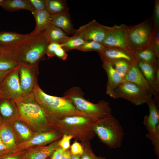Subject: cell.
<instances>
[{
  "label": "cell",
  "mask_w": 159,
  "mask_h": 159,
  "mask_svg": "<svg viewBox=\"0 0 159 159\" xmlns=\"http://www.w3.org/2000/svg\"><path fill=\"white\" fill-rule=\"evenodd\" d=\"M49 43L43 32L31 33L16 43L2 47V49L9 60L20 65L32 66L44 57Z\"/></svg>",
  "instance_id": "cell-1"
},
{
  "label": "cell",
  "mask_w": 159,
  "mask_h": 159,
  "mask_svg": "<svg viewBox=\"0 0 159 159\" xmlns=\"http://www.w3.org/2000/svg\"><path fill=\"white\" fill-rule=\"evenodd\" d=\"M32 92L37 102L42 107L47 116H70L80 113L72 103L63 97L53 96L47 94L37 84Z\"/></svg>",
  "instance_id": "cell-2"
},
{
  "label": "cell",
  "mask_w": 159,
  "mask_h": 159,
  "mask_svg": "<svg viewBox=\"0 0 159 159\" xmlns=\"http://www.w3.org/2000/svg\"><path fill=\"white\" fill-rule=\"evenodd\" d=\"M93 130L101 141L110 148L121 147L125 133L119 121L111 114L98 120Z\"/></svg>",
  "instance_id": "cell-3"
},
{
  "label": "cell",
  "mask_w": 159,
  "mask_h": 159,
  "mask_svg": "<svg viewBox=\"0 0 159 159\" xmlns=\"http://www.w3.org/2000/svg\"><path fill=\"white\" fill-rule=\"evenodd\" d=\"M84 95L80 88L73 87L69 89L63 97L69 100L78 111L94 119H100L111 114L112 109L108 102L101 100L97 104L93 103L85 99Z\"/></svg>",
  "instance_id": "cell-4"
},
{
  "label": "cell",
  "mask_w": 159,
  "mask_h": 159,
  "mask_svg": "<svg viewBox=\"0 0 159 159\" xmlns=\"http://www.w3.org/2000/svg\"><path fill=\"white\" fill-rule=\"evenodd\" d=\"M15 102L19 117L34 128L37 130L47 123V116L36 101L32 92Z\"/></svg>",
  "instance_id": "cell-5"
},
{
  "label": "cell",
  "mask_w": 159,
  "mask_h": 159,
  "mask_svg": "<svg viewBox=\"0 0 159 159\" xmlns=\"http://www.w3.org/2000/svg\"><path fill=\"white\" fill-rule=\"evenodd\" d=\"M126 38L127 48L134 53L149 47L155 26L152 18L137 25L128 26Z\"/></svg>",
  "instance_id": "cell-6"
},
{
  "label": "cell",
  "mask_w": 159,
  "mask_h": 159,
  "mask_svg": "<svg viewBox=\"0 0 159 159\" xmlns=\"http://www.w3.org/2000/svg\"><path fill=\"white\" fill-rule=\"evenodd\" d=\"M152 95L134 83L123 82L114 90L111 97L124 99L139 105L147 104L152 99Z\"/></svg>",
  "instance_id": "cell-7"
},
{
  "label": "cell",
  "mask_w": 159,
  "mask_h": 159,
  "mask_svg": "<svg viewBox=\"0 0 159 159\" xmlns=\"http://www.w3.org/2000/svg\"><path fill=\"white\" fill-rule=\"evenodd\" d=\"M19 66L20 65L14 69L0 83V96L1 98L15 102L25 95L20 85Z\"/></svg>",
  "instance_id": "cell-8"
},
{
  "label": "cell",
  "mask_w": 159,
  "mask_h": 159,
  "mask_svg": "<svg viewBox=\"0 0 159 159\" xmlns=\"http://www.w3.org/2000/svg\"><path fill=\"white\" fill-rule=\"evenodd\" d=\"M103 26L105 35L102 44L105 47L128 49L126 43L128 26L123 24L119 26L115 24L112 27Z\"/></svg>",
  "instance_id": "cell-9"
},
{
  "label": "cell",
  "mask_w": 159,
  "mask_h": 159,
  "mask_svg": "<svg viewBox=\"0 0 159 159\" xmlns=\"http://www.w3.org/2000/svg\"><path fill=\"white\" fill-rule=\"evenodd\" d=\"M38 63L32 66L20 65L19 75L21 89L25 95L32 92L37 83Z\"/></svg>",
  "instance_id": "cell-10"
},
{
  "label": "cell",
  "mask_w": 159,
  "mask_h": 159,
  "mask_svg": "<svg viewBox=\"0 0 159 159\" xmlns=\"http://www.w3.org/2000/svg\"><path fill=\"white\" fill-rule=\"evenodd\" d=\"M98 53L102 62L120 59L126 60L133 63L137 62L134 54L127 49L105 47Z\"/></svg>",
  "instance_id": "cell-11"
},
{
  "label": "cell",
  "mask_w": 159,
  "mask_h": 159,
  "mask_svg": "<svg viewBox=\"0 0 159 159\" xmlns=\"http://www.w3.org/2000/svg\"><path fill=\"white\" fill-rule=\"evenodd\" d=\"M78 29L84 35L86 42L94 41L102 43L105 38V31L103 25L95 19L80 27Z\"/></svg>",
  "instance_id": "cell-12"
},
{
  "label": "cell",
  "mask_w": 159,
  "mask_h": 159,
  "mask_svg": "<svg viewBox=\"0 0 159 159\" xmlns=\"http://www.w3.org/2000/svg\"><path fill=\"white\" fill-rule=\"evenodd\" d=\"M123 82H129L134 83L147 92L154 95L156 97L155 92L140 70L137 62L132 64L123 78Z\"/></svg>",
  "instance_id": "cell-13"
},
{
  "label": "cell",
  "mask_w": 159,
  "mask_h": 159,
  "mask_svg": "<svg viewBox=\"0 0 159 159\" xmlns=\"http://www.w3.org/2000/svg\"><path fill=\"white\" fill-rule=\"evenodd\" d=\"M102 62V66L107 76L106 92L107 95L112 97L114 90L123 82V79L109 62Z\"/></svg>",
  "instance_id": "cell-14"
},
{
  "label": "cell",
  "mask_w": 159,
  "mask_h": 159,
  "mask_svg": "<svg viewBox=\"0 0 159 159\" xmlns=\"http://www.w3.org/2000/svg\"><path fill=\"white\" fill-rule=\"evenodd\" d=\"M149 113L144 117L143 123L148 132H154L159 124V110L158 105L152 99L147 103Z\"/></svg>",
  "instance_id": "cell-15"
},
{
  "label": "cell",
  "mask_w": 159,
  "mask_h": 159,
  "mask_svg": "<svg viewBox=\"0 0 159 159\" xmlns=\"http://www.w3.org/2000/svg\"><path fill=\"white\" fill-rule=\"evenodd\" d=\"M57 135L54 132H45L39 134L31 138L18 144L14 149L19 150L25 149L31 146L47 143L55 139Z\"/></svg>",
  "instance_id": "cell-16"
},
{
  "label": "cell",
  "mask_w": 159,
  "mask_h": 159,
  "mask_svg": "<svg viewBox=\"0 0 159 159\" xmlns=\"http://www.w3.org/2000/svg\"><path fill=\"white\" fill-rule=\"evenodd\" d=\"M51 16L52 25L60 28L67 34H74L75 30L73 26L69 11Z\"/></svg>",
  "instance_id": "cell-17"
},
{
  "label": "cell",
  "mask_w": 159,
  "mask_h": 159,
  "mask_svg": "<svg viewBox=\"0 0 159 159\" xmlns=\"http://www.w3.org/2000/svg\"><path fill=\"white\" fill-rule=\"evenodd\" d=\"M32 12L35 19L36 25L35 29L31 33L44 32L52 24V16L46 10H34Z\"/></svg>",
  "instance_id": "cell-18"
},
{
  "label": "cell",
  "mask_w": 159,
  "mask_h": 159,
  "mask_svg": "<svg viewBox=\"0 0 159 159\" xmlns=\"http://www.w3.org/2000/svg\"><path fill=\"white\" fill-rule=\"evenodd\" d=\"M137 63L140 70L155 92L156 97H158L159 93L156 85L155 76L156 69L159 66V63L153 65L140 60H137Z\"/></svg>",
  "instance_id": "cell-19"
},
{
  "label": "cell",
  "mask_w": 159,
  "mask_h": 159,
  "mask_svg": "<svg viewBox=\"0 0 159 159\" xmlns=\"http://www.w3.org/2000/svg\"><path fill=\"white\" fill-rule=\"evenodd\" d=\"M0 113L6 120L19 117L15 102L4 98L0 100Z\"/></svg>",
  "instance_id": "cell-20"
},
{
  "label": "cell",
  "mask_w": 159,
  "mask_h": 159,
  "mask_svg": "<svg viewBox=\"0 0 159 159\" xmlns=\"http://www.w3.org/2000/svg\"><path fill=\"white\" fill-rule=\"evenodd\" d=\"M0 137L9 151L15 149L16 146L15 135L10 125L6 121L0 126Z\"/></svg>",
  "instance_id": "cell-21"
},
{
  "label": "cell",
  "mask_w": 159,
  "mask_h": 159,
  "mask_svg": "<svg viewBox=\"0 0 159 159\" xmlns=\"http://www.w3.org/2000/svg\"><path fill=\"white\" fill-rule=\"evenodd\" d=\"M1 6L4 9L10 12L21 10L32 12L34 11L29 0H4Z\"/></svg>",
  "instance_id": "cell-22"
},
{
  "label": "cell",
  "mask_w": 159,
  "mask_h": 159,
  "mask_svg": "<svg viewBox=\"0 0 159 159\" xmlns=\"http://www.w3.org/2000/svg\"><path fill=\"white\" fill-rule=\"evenodd\" d=\"M43 32L49 43L54 42L62 44L69 37L60 28L52 24Z\"/></svg>",
  "instance_id": "cell-23"
},
{
  "label": "cell",
  "mask_w": 159,
  "mask_h": 159,
  "mask_svg": "<svg viewBox=\"0 0 159 159\" xmlns=\"http://www.w3.org/2000/svg\"><path fill=\"white\" fill-rule=\"evenodd\" d=\"M59 143L55 142L47 146L34 149L27 154L25 159H45L54 152Z\"/></svg>",
  "instance_id": "cell-24"
},
{
  "label": "cell",
  "mask_w": 159,
  "mask_h": 159,
  "mask_svg": "<svg viewBox=\"0 0 159 159\" xmlns=\"http://www.w3.org/2000/svg\"><path fill=\"white\" fill-rule=\"evenodd\" d=\"M86 41L82 33L78 29L76 30L72 36L62 44V47L66 52L77 49Z\"/></svg>",
  "instance_id": "cell-25"
},
{
  "label": "cell",
  "mask_w": 159,
  "mask_h": 159,
  "mask_svg": "<svg viewBox=\"0 0 159 159\" xmlns=\"http://www.w3.org/2000/svg\"><path fill=\"white\" fill-rule=\"evenodd\" d=\"M46 10L51 15H57L68 11L65 0H45Z\"/></svg>",
  "instance_id": "cell-26"
},
{
  "label": "cell",
  "mask_w": 159,
  "mask_h": 159,
  "mask_svg": "<svg viewBox=\"0 0 159 159\" xmlns=\"http://www.w3.org/2000/svg\"><path fill=\"white\" fill-rule=\"evenodd\" d=\"M137 60L155 65L159 63V59H158L154 52L149 47H147L134 53Z\"/></svg>",
  "instance_id": "cell-27"
},
{
  "label": "cell",
  "mask_w": 159,
  "mask_h": 159,
  "mask_svg": "<svg viewBox=\"0 0 159 159\" xmlns=\"http://www.w3.org/2000/svg\"><path fill=\"white\" fill-rule=\"evenodd\" d=\"M22 34L13 32H0V47H3L14 44L26 37Z\"/></svg>",
  "instance_id": "cell-28"
},
{
  "label": "cell",
  "mask_w": 159,
  "mask_h": 159,
  "mask_svg": "<svg viewBox=\"0 0 159 159\" xmlns=\"http://www.w3.org/2000/svg\"><path fill=\"white\" fill-rule=\"evenodd\" d=\"M20 137L25 141L33 136V135L29 127L18 119L15 118L9 120Z\"/></svg>",
  "instance_id": "cell-29"
},
{
  "label": "cell",
  "mask_w": 159,
  "mask_h": 159,
  "mask_svg": "<svg viewBox=\"0 0 159 159\" xmlns=\"http://www.w3.org/2000/svg\"><path fill=\"white\" fill-rule=\"evenodd\" d=\"M108 62L123 79L132 64L135 63L123 59L114 60Z\"/></svg>",
  "instance_id": "cell-30"
},
{
  "label": "cell",
  "mask_w": 159,
  "mask_h": 159,
  "mask_svg": "<svg viewBox=\"0 0 159 159\" xmlns=\"http://www.w3.org/2000/svg\"><path fill=\"white\" fill-rule=\"evenodd\" d=\"M105 47L102 43L94 41L86 42L77 50L84 52L95 51L99 52Z\"/></svg>",
  "instance_id": "cell-31"
},
{
  "label": "cell",
  "mask_w": 159,
  "mask_h": 159,
  "mask_svg": "<svg viewBox=\"0 0 159 159\" xmlns=\"http://www.w3.org/2000/svg\"><path fill=\"white\" fill-rule=\"evenodd\" d=\"M146 137L151 142L154 147L155 153L157 159L159 158V124L158 125L156 130L153 132H148L146 135Z\"/></svg>",
  "instance_id": "cell-32"
},
{
  "label": "cell",
  "mask_w": 159,
  "mask_h": 159,
  "mask_svg": "<svg viewBox=\"0 0 159 159\" xmlns=\"http://www.w3.org/2000/svg\"><path fill=\"white\" fill-rule=\"evenodd\" d=\"M20 64L11 61L2 53L0 56V71H5L14 69Z\"/></svg>",
  "instance_id": "cell-33"
},
{
  "label": "cell",
  "mask_w": 159,
  "mask_h": 159,
  "mask_svg": "<svg viewBox=\"0 0 159 159\" xmlns=\"http://www.w3.org/2000/svg\"><path fill=\"white\" fill-rule=\"evenodd\" d=\"M149 47L153 50L157 59H159V27H155Z\"/></svg>",
  "instance_id": "cell-34"
},
{
  "label": "cell",
  "mask_w": 159,
  "mask_h": 159,
  "mask_svg": "<svg viewBox=\"0 0 159 159\" xmlns=\"http://www.w3.org/2000/svg\"><path fill=\"white\" fill-rule=\"evenodd\" d=\"M89 121L88 119L81 116H67L65 117L63 121L70 125H77L83 124Z\"/></svg>",
  "instance_id": "cell-35"
},
{
  "label": "cell",
  "mask_w": 159,
  "mask_h": 159,
  "mask_svg": "<svg viewBox=\"0 0 159 159\" xmlns=\"http://www.w3.org/2000/svg\"><path fill=\"white\" fill-rule=\"evenodd\" d=\"M155 27H159V0L154 1V7L152 18Z\"/></svg>",
  "instance_id": "cell-36"
},
{
  "label": "cell",
  "mask_w": 159,
  "mask_h": 159,
  "mask_svg": "<svg viewBox=\"0 0 159 159\" xmlns=\"http://www.w3.org/2000/svg\"><path fill=\"white\" fill-rule=\"evenodd\" d=\"M62 47V44L54 42L50 43L47 45L46 54L49 57H54L55 56V52L59 47Z\"/></svg>",
  "instance_id": "cell-37"
},
{
  "label": "cell",
  "mask_w": 159,
  "mask_h": 159,
  "mask_svg": "<svg viewBox=\"0 0 159 159\" xmlns=\"http://www.w3.org/2000/svg\"><path fill=\"white\" fill-rule=\"evenodd\" d=\"M34 10H46L45 0H29Z\"/></svg>",
  "instance_id": "cell-38"
},
{
  "label": "cell",
  "mask_w": 159,
  "mask_h": 159,
  "mask_svg": "<svg viewBox=\"0 0 159 159\" xmlns=\"http://www.w3.org/2000/svg\"><path fill=\"white\" fill-rule=\"evenodd\" d=\"M72 137V135H64L62 139L59 143V145L64 151L69 147L70 140Z\"/></svg>",
  "instance_id": "cell-39"
},
{
  "label": "cell",
  "mask_w": 159,
  "mask_h": 159,
  "mask_svg": "<svg viewBox=\"0 0 159 159\" xmlns=\"http://www.w3.org/2000/svg\"><path fill=\"white\" fill-rule=\"evenodd\" d=\"M71 152L74 155H82L83 153V150L81 145L78 143L75 142L71 146Z\"/></svg>",
  "instance_id": "cell-40"
},
{
  "label": "cell",
  "mask_w": 159,
  "mask_h": 159,
  "mask_svg": "<svg viewBox=\"0 0 159 159\" xmlns=\"http://www.w3.org/2000/svg\"><path fill=\"white\" fill-rule=\"evenodd\" d=\"M55 56L63 60L67 59L68 54L62 47L58 48L55 52Z\"/></svg>",
  "instance_id": "cell-41"
},
{
  "label": "cell",
  "mask_w": 159,
  "mask_h": 159,
  "mask_svg": "<svg viewBox=\"0 0 159 159\" xmlns=\"http://www.w3.org/2000/svg\"><path fill=\"white\" fill-rule=\"evenodd\" d=\"M64 150L62 149H58L54 151L51 157V159H61Z\"/></svg>",
  "instance_id": "cell-42"
},
{
  "label": "cell",
  "mask_w": 159,
  "mask_h": 159,
  "mask_svg": "<svg viewBox=\"0 0 159 159\" xmlns=\"http://www.w3.org/2000/svg\"><path fill=\"white\" fill-rule=\"evenodd\" d=\"M155 83L157 91L159 92V66L156 69L155 76Z\"/></svg>",
  "instance_id": "cell-43"
},
{
  "label": "cell",
  "mask_w": 159,
  "mask_h": 159,
  "mask_svg": "<svg viewBox=\"0 0 159 159\" xmlns=\"http://www.w3.org/2000/svg\"><path fill=\"white\" fill-rule=\"evenodd\" d=\"M14 69L5 71H0V83L4 80L8 75Z\"/></svg>",
  "instance_id": "cell-44"
},
{
  "label": "cell",
  "mask_w": 159,
  "mask_h": 159,
  "mask_svg": "<svg viewBox=\"0 0 159 159\" xmlns=\"http://www.w3.org/2000/svg\"><path fill=\"white\" fill-rule=\"evenodd\" d=\"M81 159H97L92 153H87L83 155Z\"/></svg>",
  "instance_id": "cell-45"
},
{
  "label": "cell",
  "mask_w": 159,
  "mask_h": 159,
  "mask_svg": "<svg viewBox=\"0 0 159 159\" xmlns=\"http://www.w3.org/2000/svg\"><path fill=\"white\" fill-rule=\"evenodd\" d=\"M72 157L71 155L69 152L64 151L61 159H71Z\"/></svg>",
  "instance_id": "cell-46"
},
{
  "label": "cell",
  "mask_w": 159,
  "mask_h": 159,
  "mask_svg": "<svg viewBox=\"0 0 159 159\" xmlns=\"http://www.w3.org/2000/svg\"><path fill=\"white\" fill-rule=\"evenodd\" d=\"M0 159H20L19 156H3L0 157Z\"/></svg>",
  "instance_id": "cell-47"
},
{
  "label": "cell",
  "mask_w": 159,
  "mask_h": 159,
  "mask_svg": "<svg viewBox=\"0 0 159 159\" xmlns=\"http://www.w3.org/2000/svg\"><path fill=\"white\" fill-rule=\"evenodd\" d=\"M80 155H74L71 158V159H80Z\"/></svg>",
  "instance_id": "cell-48"
},
{
  "label": "cell",
  "mask_w": 159,
  "mask_h": 159,
  "mask_svg": "<svg viewBox=\"0 0 159 159\" xmlns=\"http://www.w3.org/2000/svg\"><path fill=\"white\" fill-rule=\"evenodd\" d=\"M4 120L0 115V126L4 122Z\"/></svg>",
  "instance_id": "cell-49"
},
{
  "label": "cell",
  "mask_w": 159,
  "mask_h": 159,
  "mask_svg": "<svg viewBox=\"0 0 159 159\" xmlns=\"http://www.w3.org/2000/svg\"><path fill=\"white\" fill-rule=\"evenodd\" d=\"M2 53V47H0V56Z\"/></svg>",
  "instance_id": "cell-50"
},
{
  "label": "cell",
  "mask_w": 159,
  "mask_h": 159,
  "mask_svg": "<svg viewBox=\"0 0 159 159\" xmlns=\"http://www.w3.org/2000/svg\"><path fill=\"white\" fill-rule=\"evenodd\" d=\"M4 0H0V6H1Z\"/></svg>",
  "instance_id": "cell-51"
},
{
  "label": "cell",
  "mask_w": 159,
  "mask_h": 159,
  "mask_svg": "<svg viewBox=\"0 0 159 159\" xmlns=\"http://www.w3.org/2000/svg\"><path fill=\"white\" fill-rule=\"evenodd\" d=\"M97 159H106L104 158L98 157V158H97Z\"/></svg>",
  "instance_id": "cell-52"
},
{
  "label": "cell",
  "mask_w": 159,
  "mask_h": 159,
  "mask_svg": "<svg viewBox=\"0 0 159 159\" xmlns=\"http://www.w3.org/2000/svg\"><path fill=\"white\" fill-rule=\"evenodd\" d=\"M2 142H2V140L1 137H0V143H2Z\"/></svg>",
  "instance_id": "cell-53"
},
{
  "label": "cell",
  "mask_w": 159,
  "mask_h": 159,
  "mask_svg": "<svg viewBox=\"0 0 159 159\" xmlns=\"http://www.w3.org/2000/svg\"><path fill=\"white\" fill-rule=\"evenodd\" d=\"M1 99H2V98H1V97H0V100Z\"/></svg>",
  "instance_id": "cell-54"
},
{
  "label": "cell",
  "mask_w": 159,
  "mask_h": 159,
  "mask_svg": "<svg viewBox=\"0 0 159 159\" xmlns=\"http://www.w3.org/2000/svg\"></svg>",
  "instance_id": "cell-55"
}]
</instances>
